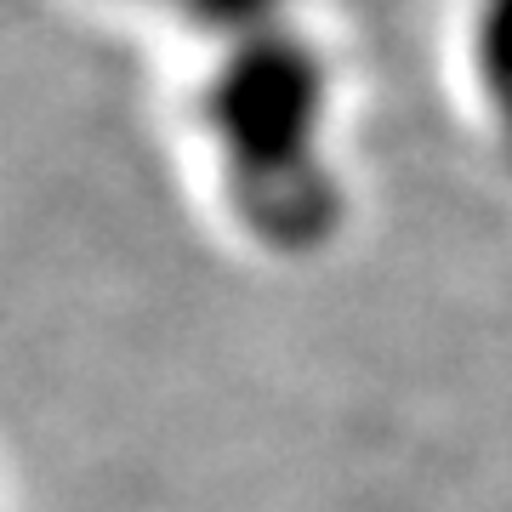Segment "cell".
<instances>
[{"instance_id": "cell-1", "label": "cell", "mask_w": 512, "mask_h": 512, "mask_svg": "<svg viewBox=\"0 0 512 512\" xmlns=\"http://www.w3.org/2000/svg\"><path fill=\"white\" fill-rule=\"evenodd\" d=\"M330 74L296 23L222 46L205 80V131L222 188L251 239L274 251H319L342 228V183L325 160Z\"/></svg>"}, {"instance_id": "cell-2", "label": "cell", "mask_w": 512, "mask_h": 512, "mask_svg": "<svg viewBox=\"0 0 512 512\" xmlns=\"http://www.w3.org/2000/svg\"><path fill=\"white\" fill-rule=\"evenodd\" d=\"M154 6H160V0H154Z\"/></svg>"}]
</instances>
